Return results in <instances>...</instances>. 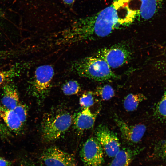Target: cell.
I'll use <instances>...</instances> for the list:
<instances>
[{
	"mask_svg": "<svg viewBox=\"0 0 166 166\" xmlns=\"http://www.w3.org/2000/svg\"><path fill=\"white\" fill-rule=\"evenodd\" d=\"M120 6L116 2L91 16L74 21L58 35L55 40L57 45L72 44L85 41L106 37L114 30L128 25L118 14Z\"/></svg>",
	"mask_w": 166,
	"mask_h": 166,
	"instance_id": "obj_1",
	"label": "cell"
},
{
	"mask_svg": "<svg viewBox=\"0 0 166 166\" xmlns=\"http://www.w3.org/2000/svg\"><path fill=\"white\" fill-rule=\"evenodd\" d=\"M70 69L80 77L97 81L118 78L104 60L95 55L74 61L71 64Z\"/></svg>",
	"mask_w": 166,
	"mask_h": 166,
	"instance_id": "obj_2",
	"label": "cell"
},
{
	"mask_svg": "<svg viewBox=\"0 0 166 166\" xmlns=\"http://www.w3.org/2000/svg\"><path fill=\"white\" fill-rule=\"evenodd\" d=\"M71 114L63 109L49 112L43 118L41 125L42 138L47 142L55 141L61 137L73 122Z\"/></svg>",
	"mask_w": 166,
	"mask_h": 166,
	"instance_id": "obj_3",
	"label": "cell"
},
{
	"mask_svg": "<svg viewBox=\"0 0 166 166\" xmlns=\"http://www.w3.org/2000/svg\"><path fill=\"white\" fill-rule=\"evenodd\" d=\"M54 74V68L50 65H41L35 69L31 82V89L39 102L49 95Z\"/></svg>",
	"mask_w": 166,
	"mask_h": 166,
	"instance_id": "obj_4",
	"label": "cell"
},
{
	"mask_svg": "<svg viewBox=\"0 0 166 166\" xmlns=\"http://www.w3.org/2000/svg\"><path fill=\"white\" fill-rule=\"evenodd\" d=\"M132 54L127 46L117 45L101 49L95 55L104 60L110 68H116L129 61Z\"/></svg>",
	"mask_w": 166,
	"mask_h": 166,
	"instance_id": "obj_5",
	"label": "cell"
},
{
	"mask_svg": "<svg viewBox=\"0 0 166 166\" xmlns=\"http://www.w3.org/2000/svg\"><path fill=\"white\" fill-rule=\"evenodd\" d=\"M103 151L95 137L87 139L80 152V157L84 166H102L104 162Z\"/></svg>",
	"mask_w": 166,
	"mask_h": 166,
	"instance_id": "obj_6",
	"label": "cell"
},
{
	"mask_svg": "<svg viewBox=\"0 0 166 166\" xmlns=\"http://www.w3.org/2000/svg\"><path fill=\"white\" fill-rule=\"evenodd\" d=\"M41 158L46 166H77L73 156L56 146L45 150Z\"/></svg>",
	"mask_w": 166,
	"mask_h": 166,
	"instance_id": "obj_7",
	"label": "cell"
},
{
	"mask_svg": "<svg viewBox=\"0 0 166 166\" xmlns=\"http://www.w3.org/2000/svg\"><path fill=\"white\" fill-rule=\"evenodd\" d=\"M95 137L109 157H113L120 149V143L116 134L104 124L97 127Z\"/></svg>",
	"mask_w": 166,
	"mask_h": 166,
	"instance_id": "obj_8",
	"label": "cell"
},
{
	"mask_svg": "<svg viewBox=\"0 0 166 166\" xmlns=\"http://www.w3.org/2000/svg\"><path fill=\"white\" fill-rule=\"evenodd\" d=\"M114 120L120 131L122 138L128 143L136 144L139 142L146 131L145 125L138 124L129 125L115 115Z\"/></svg>",
	"mask_w": 166,
	"mask_h": 166,
	"instance_id": "obj_9",
	"label": "cell"
},
{
	"mask_svg": "<svg viewBox=\"0 0 166 166\" xmlns=\"http://www.w3.org/2000/svg\"><path fill=\"white\" fill-rule=\"evenodd\" d=\"M118 0L124 1L128 0ZM138 1L140 2V6L136 12V18L138 17V20L145 21L152 18L156 15L160 10L164 0Z\"/></svg>",
	"mask_w": 166,
	"mask_h": 166,
	"instance_id": "obj_10",
	"label": "cell"
},
{
	"mask_svg": "<svg viewBox=\"0 0 166 166\" xmlns=\"http://www.w3.org/2000/svg\"><path fill=\"white\" fill-rule=\"evenodd\" d=\"M97 115L92 113L89 108H84L74 116L73 122L77 131L82 132L94 126Z\"/></svg>",
	"mask_w": 166,
	"mask_h": 166,
	"instance_id": "obj_11",
	"label": "cell"
},
{
	"mask_svg": "<svg viewBox=\"0 0 166 166\" xmlns=\"http://www.w3.org/2000/svg\"><path fill=\"white\" fill-rule=\"evenodd\" d=\"M1 102L5 108L13 110L19 103V96L17 90L12 84L6 83L3 87Z\"/></svg>",
	"mask_w": 166,
	"mask_h": 166,
	"instance_id": "obj_12",
	"label": "cell"
},
{
	"mask_svg": "<svg viewBox=\"0 0 166 166\" xmlns=\"http://www.w3.org/2000/svg\"><path fill=\"white\" fill-rule=\"evenodd\" d=\"M140 151L138 148H123L113 157L109 166H129Z\"/></svg>",
	"mask_w": 166,
	"mask_h": 166,
	"instance_id": "obj_13",
	"label": "cell"
},
{
	"mask_svg": "<svg viewBox=\"0 0 166 166\" xmlns=\"http://www.w3.org/2000/svg\"><path fill=\"white\" fill-rule=\"evenodd\" d=\"M0 117L3 120L7 127L12 131H19L24 124L13 110L0 106Z\"/></svg>",
	"mask_w": 166,
	"mask_h": 166,
	"instance_id": "obj_14",
	"label": "cell"
},
{
	"mask_svg": "<svg viewBox=\"0 0 166 166\" xmlns=\"http://www.w3.org/2000/svg\"><path fill=\"white\" fill-rule=\"evenodd\" d=\"M147 99L142 93H130L127 95L123 101V105L127 111H133L136 110L139 104Z\"/></svg>",
	"mask_w": 166,
	"mask_h": 166,
	"instance_id": "obj_15",
	"label": "cell"
},
{
	"mask_svg": "<svg viewBox=\"0 0 166 166\" xmlns=\"http://www.w3.org/2000/svg\"><path fill=\"white\" fill-rule=\"evenodd\" d=\"M81 89V86L79 82L75 80H70L66 82L63 85L61 88L63 93L67 96L77 94Z\"/></svg>",
	"mask_w": 166,
	"mask_h": 166,
	"instance_id": "obj_16",
	"label": "cell"
},
{
	"mask_svg": "<svg viewBox=\"0 0 166 166\" xmlns=\"http://www.w3.org/2000/svg\"><path fill=\"white\" fill-rule=\"evenodd\" d=\"M94 93L103 101L109 100L115 95L114 89L111 86L108 85H105L98 87L96 88Z\"/></svg>",
	"mask_w": 166,
	"mask_h": 166,
	"instance_id": "obj_17",
	"label": "cell"
},
{
	"mask_svg": "<svg viewBox=\"0 0 166 166\" xmlns=\"http://www.w3.org/2000/svg\"><path fill=\"white\" fill-rule=\"evenodd\" d=\"M19 68L14 67L9 69L0 71V85L7 83L11 79L17 76L19 73Z\"/></svg>",
	"mask_w": 166,
	"mask_h": 166,
	"instance_id": "obj_18",
	"label": "cell"
},
{
	"mask_svg": "<svg viewBox=\"0 0 166 166\" xmlns=\"http://www.w3.org/2000/svg\"><path fill=\"white\" fill-rule=\"evenodd\" d=\"M155 113L160 119L166 120V91L156 105Z\"/></svg>",
	"mask_w": 166,
	"mask_h": 166,
	"instance_id": "obj_19",
	"label": "cell"
},
{
	"mask_svg": "<svg viewBox=\"0 0 166 166\" xmlns=\"http://www.w3.org/2000/svg\"><path fill=\"white\" fill-rule=\"evenodd\" d=\"M95 101L94 93L89 91L84 93L79 99V104L84 108L90 107L93 106Z\"/></svg>",
	"mask_w": 166,
	"mask_h": 166,
	"instance_id": "obj_20",
	"label": "cell"
},
{
	"mask_svg": "<svg viewBox=\"0 0 166 166\" xmlns=\"http://www.w3.org/2000/svg\"><path fill=\"white\" fill-rule=\"evenodd\" d=\"M13 110L24 124L26 121L27 116V109L26 106L19 103Z\"/></svg>",
	"mask_w": 166,
	"mask_h": 166,
	"instance_id": "obj_21",
	"label": "cell"
},
{
	"mask_svg": "<svg viewBox=\"0 0 166 166\" xmlns=\"http://www.w3.org/2000/svg\"><path fill=\"white\" fill-rule=\"evenodd\" d=\"M22 166H41L29 160H24L21 162Z\"/></svg>",
	"mask_w": 166,
	"mask_h": 166,
	"instance_id": "obj_22",
	"label": "cell"
},
{
	"mask_svg": "<svg viewBox=\"0 0 166 166\" xmlns=\"http://www.w3.org/2000/svg\"><path fill=\"white\" fill-rule=\"evenodd\" d=\"M11 164L10 161L0 157V166H11Z\"/></svg>",
	"mask_w": 166,
	"mask_h": 166,
	"instance_id": "obj_23",
	"label": "cell"
},
{
	"mask_svg": "<svg viewBox=\"0 0 166 166\" xmlns=\"http://www.w3.org/2000/svg\"><path fill=\"white\" fill-rule=\"evenodd\" d=\"M8 133L6 128L0 121V135L4 136Z\"/></svg>",
	"mask_w": 166,
	"mask_h": 166,
	"instance_id": "obj_24",
	"label": "cell"
},
{
	"mask_svg": "<svg viewBox=\"0 0 166 166\" xmlns=\"http://www.w3.org/2000/svg\"><path fill=\"white\" fill-rule=\"evenodd\" d=\"M162 151L164 155L166 156V140L165 141L163 144Z\"/></svg>",
	"mask_w": 166,
	"mask_h": 166,
	"instance_id": "obj_25",
	"label": "cell"
},
{
	"mask_svg": "<svg viewBox=\"0 0 166 166\" xmlns=\"http://www.w3.org/2000/svg\"><path fill=\"white\" fill-rule=\"evenodd\" d=\"M64 2L68 5H72L75 2V0H62Z\"/></svg>",
	"mask_w": 166,
	"mask_h": 166,
	"instance_id": "obj_26",
	"label": "cell"
},
{
	"mask_svg": "<svg viewBox=\"0 0 166 166\" xmlns=\"http://www.w3.org/2000/svg\"><path fill=\"white\" fill-rule=\"evenodd\" d=\"M2 15L1 12L0 11V18L1 17V15Z\"/></svg>",
	"mask_w": 166,
	"mask_h": 166,
	"instance_id": "obj_27",
	"label": "cell"
}]
</instances>
